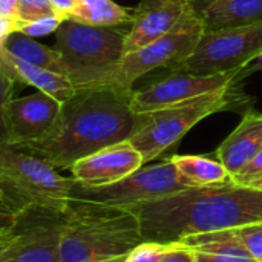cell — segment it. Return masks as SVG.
<instances>
[{
	"label": "cell",
	"instance_id": "obj_6",
	"mask_svg": "<svg viewBox=\"0 0 262 262\" xmlns=\"http://www.w3.org/2000/svg\"><path fill=\"white\" fill-rule=\"evenodd\" d=\"M203 34L204 25L192 8L169 34L137 51L124 54L115 64L100 71L77 89H132L138 78L154 69L166 68L173 72L193 52Z\"/></svg>",
	"mask_w": 262,
	"mask_h": 262
},
{
	"label": "cell",
	"instance_id": "obj_15",
	"mask_svg": "<svg viewBox=\"0 0 262 262\" xmlns=\"http://www.w3.org/2000/svg\"><path fill=\"white\" fill-rule=\"evenodd\" d=\"M204 31L262 21V0H192Z\"/></svg>",
	"mask_w": 262,
	"mask_h": 262
},
{
	"label": "cell",
	"instance_id": "obj_13",
	"mask_svg": "<svg viewBox=\"0 0 262 262\" xmlns=\"http://www.w3.org/2000/svg\"><path fill=\"white\" fill-rule=\"evenodd\" d=\"M192 9V0H141L124 38V54L169 34Z\"/></svg>",
	"mask_w": 262,
	"mask_h": 262
},
{
	"label": "cell",
	"instance_id": "obj_26",
	"mask_svg": "<svg viewBox=\"0 0 262 262\" xmlns=\"http://www.w3.org/2000/svg\"><path fill=\"white\" fill-rule=\"evenodd\" d=\"M195 262H258L252 256L243 255H230V253H204V252H193Z\"/></svg>",
	"mask_w": 262,
	"mask_h": 262
},
{
	"label": "cell",
	"instance_id": "obj_33",
	"mask_svg": "<svg viewBox=\"0 0 262 262\" xmlns=\"http://www.w3.org/2000/svg\"><path fill=\"white\" fill-rule=\"evenodd\" d=\"M250 187H252V189H256V190H261V192H262V178L259 180V181L253 183V184H252Z\"/></svg>",
	"mask_w": 262,
	"mask_h": 262
},
{
	"label": "cell",
	"instance_id": "obj_9",
	"mask_svg": "<svg viewBox=\"0 0 262 262\" xmlns=\"http://www.w3.org/2000/svg\"><path fill=\"white\" fill-rule=\"evenodd\" d=\"M74 181V180H72ZM192 187L177 170L170 158L143 166L124 180L103 187H83L72 183L71 201H89L118 207H132Z\"/></svg>",
	"mask_w": 262,
	"mask_h": 262
},
{
	"label": "cell",
	"instance_id": "obj_21",
	"mask_svg": "<svg viewBox=\"0 0 262 262\" xmlns=\"http://www.w3.org/2000/svg\"><path fill=\"white\" fill-rule=\"evenodd\" d=\"M233 230L250 256L258 262H262V223L247 224Z\"/></svg>",
	"mask_w": 262,
	"mask_h": 262
},
{
	"label": "cell",
	"instance_id": "obj_10",
	"mask_svg": "<svg viewBox=\"0 0 262 262\" xmlns=\"http://www.w3.org/2000/svg\"><path fill=\"white\" fill-rule=\"evenodd\" d=\"M247 74V68L223 74H192V72H170L149 86L134 91L132 109L135 114L150 112L175 103H181L195 97L216 92L223 88L239 83Z\"/></svg>",
	"mask_w": 262,
	"mask_h": 262
},
{
	"label": "cell",
	"instance_id": "obj_28",
	"mask_svg": "<svg viewBox=\"0 0 262 262\" xmlns=\"http://www.w3.org/2000/svg\"><path fill=\"white\" fill-rule=\"evenodd\" d=\"M49 3L52 5L57 17H60L61 20H69L78 0H49Z\"/></svg>",
	"mask_w": 262,
	"mask_h": 262
},
{
	"label": "cell",
	"instance_id": "obj_14",
	"mask_svg": "<svg viewBox=\"0 0 262 262\" xmlns=\"http://www.w3.org/2000/svg\"><path fill=\"white\" fill-rule=\"evenodd\" d=\"M262 149V114L247 111L235 130L216 150L218 161L233 178Z\"/></svg>",
	"mask_w": 262,
	"mask_h": 262
},
{
	"label": "cell",
	"instance_id": "obj_1",
	"mask_svg": "<svg viewBox=\"0 0 262 262\" xmlns=\"http://www.w3.org/2000/svg\"><path fill=\"white\" fill-rule=\"evenodd\" d=\"M130 209L147 243L177 244L184 238L262 223V192L233 180L187 187Z\"/></svg>",
	"mask_w": 262,
	"mask_h": 262
},
{
	"label": "cell",
	"instance_id": "obj_25",
	"mask_svg": "<svg viewBox=\"0 0 262 262\" xmlns=\"http://www.w3.org/2000/svg\"><path fill=\"white\" fill-rule=\"evenodd\" d=\"M262 178V149L253 157V160L239 172L236 173L232 180L239 184V186H246L250 187L253 183L259 181Z\"/></svg>",
	"mask_w": 262,
	"mask_h": 262
},
{
	"label": "cell",
	"instance_id": "obj_20",
	"mask_svg": "<svg viewBox=\"0 0 262 262\" xmlns=\"http://www.w3.org/2000/svg\"><path fill=\"white\" fill-rule=\"evenodd\" d=\"M54 15L55 12L49 0H18L14 21L23 23V21H32V20L43 18V17H54Z\"/></svg>",
	"mask_w": 262,
	"mask_h": 262
},
{
	"label": "cell",
	"instance_id": "obj_30",
	"mask_svg": "<svg viewBox=\"0 0 262 262\" xmlns=\"http://www.w3.org/2000/svg\"><path fill=\"white\" fill-rule=\"evenodd\" d=\"M18 0H0V17L3 18H15Z\"/></svg>",
	"mask_w": 262,
	"mask_h": 262
},
{
	"label": "cell",
	"instance_id": "obj_4",
	"mask_svg": "<svg viewBox=\"0 0 262 262\" xmlns=\"http://www.w3.org/2000/svg\"><path fill=\"white\" fill-rule=\"evenodd\" d=\"M72 178L45 160L8 143H0V190L8 209L64 213L71 204Z\"/></svg>",
	"mask_w": 262,
	"mask_h": 262
},
{
	"label": "cell",
	"instance_id": "obj_16",
	"mask_svg": "<svg viewBox=\"0 0 262 262\" xmlns=\"http://www.w3.org/2000/svg\"><path fill=\"white\" fill-rule=\"evenodd\" d=\"M0 68L15 83L32 86L35 91L48 94L61 103L69 100L77 91L66 75L21 61L12 57L3 46H0Z\"/></svg>",
	"mask_w": 262,
	"mask_h": 262
},
{
	"label": "cell",
	"instance_id": "obj_22",
	"mask_svg": "<svg viewBox=\"0 0 262 262\" xmlns=\"http://www.w3.org/2000/svg\"><path fill=\"white\" fill-rule=\"evenodd\" d=\"M64 20H61L60 17H43V18H37L32 21H23V23H15V32H20L23 35H28L31 38L35 37H46L52 32H55L60 25Z\"/></svg>",
	"mask_w": 262,
	"mask_h": 262
},
{
	"label": "cell",
	"instance_id": "obj_24",
	"mask_svg": "<svg viewBox=\"0 0 262 262\" xmlns=\"http://www.w3.org/2000/svg\"><path fill=\"white\" fill-rule=\"evenodd\" d=\"M170 249L169 244H158V243H140L123 262H158L160 258Z\"/></svg>",
	"mask_w": 262,
	"mask_h": 262
},
{
	"label": "cell",
	"instance_id": "obj_3",
	"mask_svg": "<svg viewBox=\"0 0 262 262\" xmlns=\"http://www.w3.org/2000/svg\"><path fill=\"white\" fill-rule=\"evenodd\" d=\"M143 243L137 215L127 207L71 201L58 230L60 262L124 258Z\"/></svg>",
	"mask_w": 262,
	"mask_h": 262
},
{
	"label": "cell",
	"instance_id": "obj_5",
	"mask_svg": "<svg viewBox=\"0 0 262 262\" xmlns=\"http://www.w3.org/2000/svg\"><path fill=\"white\" fill-rule=\"evenodd\" d=\"M246 101L238 83L216 92L195 97L181 103L137 114V123L129 143L141 154L144 164L180 143V140L204 118L233 109Z\"/></svg>",
	"mask_w": 262,
	"mask_h": 262
},
{
	"label": "cell",
	"instance_id": "obj_18",
	"mask_svg": "<svg viewBox=\"0 0 262 262\" xmlns=\"http://www.w3.org/2000/svg\"><path fill=\"white\" fill-rule=\"evenodd\" d=\"M180 175L192 186H213L232 180L230 173L218 160L201 155H173L170 157Z\"/></svg>",
	"mask_w": 262,
	"mask_h": 262
},
{
	"label": "cell",
	"instance_id": "obj_27",
	"mask_svg": "<svg viewBox=\"0 0 262 262\" xmlns=\"http://www.w3.org/2000/svg\"><path fill=\"white\" fill-rule=\"evenodd\" d=\"M158 262H195V253L190 249L172 244Z\"/></svg>",
	"mask_w": 262,
	"mask_h": 262
},
{
	"label": "cell",
	"instance_id": "obj_29",
	"mask_svg": "<svg viewBox=\"0 0 262 262\" xmlns=\"http://www.w3.org/2000/svg\"><path fill=\"white\" fill-rule=\"evenodd\" d=\"M20 221V215L12 212L8 207L0 206V232H8L12 230Z\"/></svg>",
	"mask_w": 262,
	"mask_h": 262
},
{
	"label": "cell",
	"instance_id": "obj_17",
	"mask_svg": "<svg viewBox=\"0 0 262 262\" xmlns=\"http://www.w3.org/2000/svg\"><path fill=\"white\" fill-rule=\"evenodd\" d=\"M3 48L15 58L31 63L34 66L61 74L69 75V68L60 52L55 48H49L46 45H41L35 41V38H31L28 35H23L20 32H12L6 41L3 43Z\"/></svg>",
	"mask_w": 262,
	"mask_h": 262
},
{
	"label": "cell",
	"instance_id": "obj_19",
	"mask_svg": "<svg viewBox=\"0 0 262 262\" xmlns=\"http://www.w3.org/2000/svg\"><path fill=\"white\" fill-rule=\"evenodd\" d=\"M132 12L114 0H78L69 18L94 26H124L130 25Z\"/></svg>",
	"mask_w": 262,
	"mask_h": 262
},
{
	"label": "cell",
	"instance_id": "obj_23",
	"mask_svg": "<svg viewBox=\"0 0 262 262\" xmlns=\"http://www.w3.org/2000/svg\"><path fill=\"white\" fill-rule=\"evenodd\" d=\"M17 83L0 68V143H8V121L6 109L12 100L14 86Z\"/></svg>",
	"mask_w": 262,
	"mask_h": 262
},
{
	"label": "cell",
	"instance_id": "obj_2",
	"mask_svg": "<svg viewBox=\"0 0 262 262\" xmlns=\"http://www.w3.org/2000/svg\"><path fill=\"white\" fill-rule=\"evenodd\" d=\"M132 94L134 89H77L61 103L57 120L41 138L17 147L58 170H69L78 160L129 140L137 123Z\"/></svg>",
	"mask_w": 262,
	"mask_h": 262
},
{
	"label": "cell",
	"instance_id": "obj_12",
	"mask_svg": "<svg viewBox=\"0 0 262 262\" xmlns=\"http://www.w3.org/2000/svg\"><path fill=\"white\" fill-rule=\"evenodd\" d=\"M60 109L61 101L38 91L12 98L6 109L8 144L21 146L41 138L52 127Z\"/></svg>",
	"mask_w": 262,
	"mask_h": 262
},
{
	"label": "cell",
	"instance_id": "obj_7",
	"mask_svg": "<svg viewBox=\"0 0 262 262\" xmlns=\"http://www.w3.org/2000/svg\"><path fill=\"white\" fill-rule=\"evenodd\" d=\"M126 34L123 26H94L71 18L60 25L55 49L66 61L75 89L123 57Z\"/></svg>",
	"mask_w": 262,
	"mask_h": 262
},
{
	"label": "cell",
	"instance_id": "obj_32",
	"mask_svg": "<svg viewBox=\"0 0 262 262\" xmlns=\"http://www.w3.org/2000/svg\"><path fill=\"white\" fill-rule=\"evenodd\" d=\"M18 233H20V227H18V224H17L11 232H8L6 235L0 236V253H2L3 250H6V249L18 238Z\"/></svg>",
	"mask_w": 262,
	"mask_h": 262
},
{
	"label": "cell",
	"instance_id": "obj_31",
	"mask_svg": "<svg viewBox=\"0 0 262 262\" xmlns=\"http://www.w3.org/2000/svg\"><path fill=\"white\" fill-rule=\"evenodd\" d=\"M12 32H15V21L12 18L0 17V46H3V43Z\"/></svg>",
	"mask_w": 262,
	"mask_h": 262
},
{
	"label": "cell",
	"instance_id": "obj_35",
	"mask_svg": "<svg viewBox=\"0 0 262 262\" xmlns=\"http://www.w3.org/2000/svg\"><path fill=\"white\" fill-rule=\"evenodd\" d=\"M9 232H11V230H9ZM6 233H8V232H3V233H0V236H3V235H6Z\"/></svg>",
	"mask_w": 262,
	"mask_h": 262
},
{
	"label": "cell",
	"instance_id": "obj_36",
	"mask_svg": "<svg viewBox=\"0 0 262 262\" xmlns=\"http://www.w3.org/2000/svg\"><path fill=\"white\" fill-rule=\"evenodd\" d=\"M8 232H9V230H8ZM0 233H3V232H0Z\"/></svg>",
	"mask_w": 262,
	"mask_h": 262
},
{
	"label": "cell",
	"instance_id": "obj_34",
	"mask_svg": "<svg viewBox=\"0 0 262 262\" xmlns=\"http://www.w3.org/2000/svg\"><path fill=\"white\" fill-rule=\"evenodd\" d=\"M0 206L6 207V204H5V200H3V193H2V190H0Z\"/></svg>",
	"mask_w": 262,
	"mask_h": 262
},
{
	"label": "cell",
	"instance_id": "obj_11",
	"mask_svg": "<svg viewBox=\"0 0 262 262\" xmlns=\"http://www.w3.org/2000/svg\"><path fill=\"white\" fill-rule=\"evenodd\" d=\"M144 166L141 154L126 140L78 160L69 170L74 183L83 187L115 184Z\"/></svg>",
	"mask_w": 262,
	"mask_h": 262
},
{
	"label": "cell",
	"instance_id": "obj_8",
	"mask_svg": "<svg viewBox=\"0 0 262 262\" xmlns=\"http://www.w3.org/2000/svg\"><path fill=\"white\" fill-rule=\"evenodd\" d=\"M259 57H262V21L204 31L193 52L173 72L223 74L244 69Z\"/></svg>",
	"mask_w": 262,
	"mask_h": 262
}]
</instances>
